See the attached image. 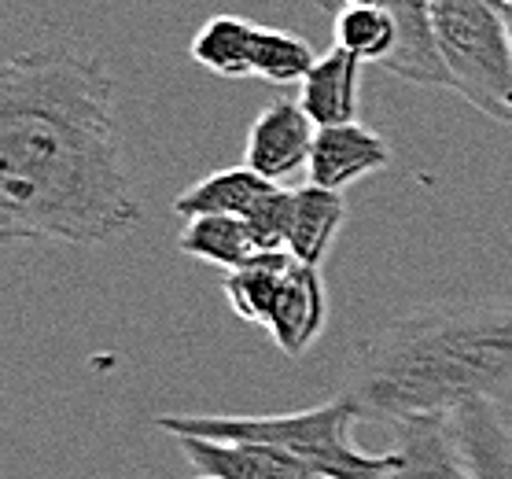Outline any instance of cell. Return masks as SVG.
Listing matches in <instances>:
<instances>
[{
  "mask_svg": "<svg viewBox=\"0 0 512 479\" xmlns=\"http://www.w3.org/2000/svg\"><path fill=\"white\" fill-rule=\"evenodd\" d=\"M115 104L104 59L67 41L0 59V247H104L137 233Z\"/></svg>",
  "mask_w": 512,
  "mask_h": 479,
  "instance_id": "obj_1",
  "label": "cell"
},
{
  "mask_svg": "<svg viewBox=\"0 0 512 479\" xmlns=\"http://www.w3.org/2000/svg\"><path fill=\"white\" fill-rule=\"evenodd\" d=\"M512 391V299L420 306L361 343L343 395L361 417L395 424L413 413H454Z\"/></svg>",
  "mask_w": 512,
  "mask_h": 479,
  "instance_id": "obj_2",
  "label": "cell"
},
{
  "mask_svg": "<svg viewBox=\"0 0 512 479\" xmlns=\"http://www.w3.org/2000/svg\"><path fill=\"white\" fill-rule=\"evenodd\" d=\"M361 421V409L354 398L339 395L332 402L295 413H266V417H185L166 413L155 417V428L196 439H236V443H262L273 450L299 457L321 479H380L395 465V454H365L350 428Z\"/></svg>",
  "mask_w": 512,
  "mask_h": 479,
  "instance_id": "obj_3",
  "label": "cell"
},
{
  "mask_svg": "<svg viewBox=\"0 0 512 479\" xmlns=\"http://www.w3.org/2000/svg\"><path fill=\"white\" fill-rule=\"evenodd\" d=\"M431 26L450 89L512 126V30L498 0H431Z\"/></svg>",
  "mask_w": 512,
  "mask_h": 479,
  "instance_id": "obj_4",
  "label": "cell"
},
{
  "mask_svg": "<svg viewBox=\"0 0 512 479\" xmlns=\"http://www.w3.org/2000/svg\"><path fill=\"white\" fill-rule=\"evenodd\" d=\"M317 126L314 118L306 115L299 100H269L255 115L251 129H247L244 144V166H251L255 174L266 181L284 185L288 177L310 166V152H314Z\"/></svg>",
  "mask_w": 512,
  "mask_h": 479,
  "instance_id": "obj_5",
  "label": "cell"
},
{
  "mask_svg": "<svg viewBox=\"0 0 512 479\" xmlns=\"http://www.w3.org/2000/svg\"><path fill=\"white\" fill-rule=\"evenodd\" d=\"M395 465L380 479H472L454 413H413L395 421Z\"/></svg>",
  "mask_w": 512,
  "mask_h": 479,
  "instance_id": "obj_6",
  "label": "cell"
},
{
  "mask_svg": "<svg viewBox=\"0 0 512 479\" xmlns=\"http://www.w3.org/2000/svg\"><path fill=\"white\" fill-rule=\"evenodd\" d=\"M391 144L373 133L361 122H347V126H321L314 137V152H310V185L336 188L347 192L354 181L369 174H380L384 166H391Z\"/></svg>",
  "mask_w": 512,
  "mask_h": 479,
  "instance_id": "obj_7",
  "label": "cell"
},
{
  "mask_svg": "<svg viewBox=\"0 0 512 479\" xmlns=\"http://www.w3.org/2000/svg\"><path fill=\"white\" fill-rule=\"evenodd\" d=\"M177 446L196 476L210 479H321L299 457L273 450L262 443H236V439H196L177 435Z\"/></svg>",
  "mask_w": 512,
  "mask_h": 479,
  "instance_id": "obj_8",
  "label": "cell"
},
{
  "mask_svg": "<svg viewBox=\"0 0 512 479\" xmlns=\"http://www.w3.org/2000/svg\"><path fill=\"white\" fill-rule=\"evenodd\" d=\"M325 317H328V299H325L321 273L314 266L299 262V266L291 269L284 292L273 303L266 332L288 358H299V354H306L317 343L321 328H325Z\"/></svg>",
  "mask_w": 512,
  "mask_h": 479,
  "instance_id": "obj_9",
  "label": "cell"
},
{
  "mask_svg": "<svg viewBox=\"0 0 512 479\" xmlns=\"http://www.w3.org/2000/svg\"><path fill=\"white\" fill-rule=\"evenodd\" d=\"M361 63L350 56L347 48H328L325 56H317L314 71L303 78L299 104L314 126H347L358 122V85H361Z\"/></svg>",
  "mask_w": 512,
  "mask_h": 479,
  "instance_id": "obj_10",
  "label": "cell"
},
{
  "mask_svg": "<svg viewBox=\"0 0 512 479\" xmlns=\"http://www.w3.org/2000/svg\"><path fill=\"white\" fill-rule=\"evenodd\" d=\"M347 222V199L336 188L303 185L295 188V214H291L288 255L303 266L321 269L339 229Z\"/></svg>",
  "mask_w": 512,
  "mask_h": 479,
  "instance_id": "obj_11",
  "label": "cell"
},
{
  "mask_svg": "<svg viewBox=\"0 0 512 479\" xmlns=\"http://www.w3.org/2000/svg\"><path fill=\"white\" fill-rule=\"evenodd\" d=\"M454 424L472 479H512V428L501 417L498 402H465L454 409Z\"/></svg>",
  "mask_w": 512,
  "mask_h": 479,
  "instance_id": "obj_12",
  "label": "cell"
},
{
  "mask_svg": "<svg viewBox=\"0 0 512 479\" xmlns=\"http://www.w3.org/2000/svg\"><path fill=\"white\" fill-rule=\"evenodd\" d=\"M273 185L277 181H266L251 166L214 170V174L199 177L196 185H188L174 199V214L185 218V222L188 218H203V214H233V218H244Z\"/></svg>",
  "mask_w": 512,
  "mask_h": 479,
  "instance_id": "obj_13",
  "label": "cell"
},
{
  "mask_svg": "<svg viewBox=\"0 0 512 479\" xmlns=\"http://www.w3.org/2000/svg\"><path fill=\"white\" fill-rule=\"evenodd\" d=\"M295 266L299 262L288 251H258L251 262H244L233 273H225L222 281L225 303L233 306V314H240L244 321L266 328L269 314H273V303L284 292V284H288Z\"/></svg>",
  "mask_w": 512,
  "mask_h": 479,
  "instance_id": "obj_14",
  "label": "cell"
},
{
  "mask_svg": "<svg viewBox=\"0 0 512 479\" xmlns=\"http://www.w3.org/2000/svg\"><path fill=\"white\" fill-rule=\"evenodd\" d=\"M255 34L258 23L244 15H210L192 37L196 67L218 78H255Z\"/></svg>",
  "mask_w": 512,
  "mask_h": 479,
  "instance_id": "obj_15",
  "label": "cell"
},
{
  "mask_svg": "<svg viewBox=\"0 0 512 479\" xmlns=\"http://www.w3.org/2000/svg\"><path fill=\"white\" fill-rule=\"evenodd\" d=\"M177 251L199 258V262H210V266L218 269H229V273L258 255L244 218H233V214L188 218L181 236H177Z\"/></svg>",
  "mask_w": 512,
  "mask_h": 479,
  "instance_id": "obj_16",
  "label": "cell"
},
{
  "mask_svg": "<svg viewBox=\"0 0 512 479\" xmlns=\"http://www.w3.org/2000/svg\"><path fill=\"white\" fill-rule=\"evenodd\" d=\"M336 34V48H347L350 56H358L361 63H380L398 52V19L391 8H358L347 4L336 12L332 23Z\"/></svg>",
  "mask_w": 512,
  "mask_h": 479,
  "instance_id": "obj_17",
  "label": "cell"
},
{
  "mask_svg": "<svg viewBox=\"0 0 512 479\" xmlns=\"http://www.w3.org/2000/svg\"><path fill=\"white\" fill-rule=\"evenodd\" d=\"M314 48L306 37L277 30V26H258L255 34V78L273 85H303V78L314 71Z\"/></svg>",
  "mask_w": 512,
  "mask_h": 479,
  "instance_id": "obj_18",
  "label": "cell"
},
{
  "mask_svg": "<svg viewBox=\"0 0 512 479\" xmlns=\"http://www.w3.org/2000/svg\"><path fill=\"white\" fill-rule=\"evenodd\" d=\"M291 214H295V188L273 185L244 214V225L251 240H255V251H288Z\"/></svg>",
  "mask_w": 512,
  "mask_h": 479,
  "instance_id": "obj_19",
  "label": "cell"
},
{
  "mask_svg": "<svg viewBox=\"0 0 512 479\" xmlns=\"http://www.w3.org/2000/svg\"><path fill=\"white\" fill-rule=\"evenodd\" d=\"M501 12H505V19H509V30H512V0H509V4H501Z\"/></svg>",
  "mask_w": 512,
  "mask_h": 479,
  "instance_id": "obj_20",
  "label": "cell"
},
{
  "mask_svg": "<svg viewBox=\"0 0 512 479\" xmlns=\"http://www.w3.org/2000/svg\"><path fill=\"white\" fill-rule=\"evenodd\" d=\"M498 4H509V0H498Z\"/></svg>",
  "mask_w": 512,
  "mask_h": 479,
  "instance_id": "obj_21",
  "label": "cell"
},
{
  "mask_svg": "<svg viewBox=\"0 0 512 479\" xmlns=\"http://www.w3.org/2000/svg\"><path fill=\"white\" fill-rule=\"evenodd\" d=\"M196 479H210V476H196Z\"/></svg>",
  "mask_w": 512,
  "mask_h": 479,
  "instance_id": "obj_22",
  "label": "cell"
}]
</instances>
